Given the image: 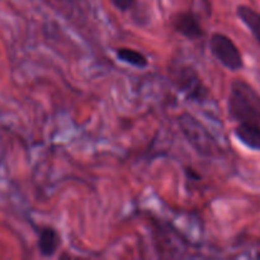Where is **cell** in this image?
<instances>
[{
  "instance_id": "cell-1",
  "label": "cell",
  "mask_w": 260,
  "mask_h": 260,
  "mask_svg": "<svg viewBox=\"0 0 260 260\" xmlns=\"http://www.w3.org/2000/svg\"><path fill=\"white\" fill-rule=\"evenodd\" d=\"M228 111L231 119L238 123H251L260 127V95L250 84L241 79L231 83Z\"/></svg>"
},
{
  "instance_id": "cell-2",
  "label": "cell",
  "mask_w": 260,
  "mask_h": 260,
  "mask_svg": "<svg viewBox=\"0 0 260 260\" xmlns=\"http://www.w3.org/2000/svg\"><path fill=\"white\" fill-rule=\"evenodd\" d=\"M172 80L178 90L182 91L187 96V99H190V101L202 103L207 101L210 95V89L205 85L200 74L193 66H179L177 70L173 71Z\"/></svg>"
},
{
  "instance_id": "cell-3",
  "label": "cell",
  "mask_w": 260,
  "mask_h": 260,
  "mask_svg": "<svg viewBox=\"0 0 260 260\" xmlns=\"http://www.w3.org/2000/svg\"><path fill=\"white\" fill-rule=\"evenodd\" d=\"M210 51L216 60L231 71H239L244 65L243 55L236 43L225 33L216 32L210 38Z\"/></svg>"
},
{
  "instance_id": "cell-4",
  "label": "cell",
  "mask_w": 260,
  "mask_h": 260,
  "mask_svg": "<svg viewBox=\"0 0 260 260\" xmlns=\"http://www.w3.org/2000/svg\"><path fill=\"white\" fill-rule=\"evenodd\" d=\"M172 25L179 35L187 40H198L203 36L202 24L193 12H178L173 15Z\"/></svg>"
},
{
  "instance_id": "cell-5",
  "label": "cell",
  "mask_w": 260,
  "mask_h": 260,
  "mask_svg": "<svg viewBox=\"0 0 260 260\" xmlns=\"http://www.w3.org/2000/svg\"><path fill=\"white\" fill-rule=\"evenodd\" d=\"M60 244L61 238L57 230L51 226H45L41 229L40 234H38V250H40L41 255L46 256V258L53 256Z\"/></svg>"
},
{
  "instance_id": "cell-6",
  "label": "cell",
  "mask_w": 260,
  "mask_h": 260,
  "mask_svg": "<svg viewBox=\"0 0 260 260\" xmlns=\"http://www.w3.org/2000/svg\"><path fill=\"white\" fill-rule=\"evenodd\" d=\"M235 136L245 146L253 150H260V127L251 123H239L234 129Z\"/></svg>"
},
{
  "instance_id": "cell-7",
  "label": "cell",
  "mask_w": 260,
  "mask_h": 260,
  "mask_svg": "<svg viewBox=\"0 0 260 260\" xmlns=\"http://www.w3.org/2000/svg\"><path fill=\"white\" fill-rule=\"evenodd\" d=\"M238 17L240 18L241 22L249 28L255 40L260 43V14L253 8L248 7V5H239L238 9Z\"/></svg>"
},
{
  "instance_id": "cell-8",
  "label": "cell",
  "mask_w": 260,
  "mask_h": 260,
  "mask_svg": "<svg viewBox=\"0 0 260 260\" xmlns=\"http://www.w3.org/2000/svg\"><path fill=\"white\" fill-rule=\"evenodd\" d=\"M116 55L118 60L123 61V62L129 63V65L135 66V68L144 69L146 68L149 60H147L146 55H144L140 51L134 50V48L128 47H118L116 50Z\"/></svg>"
},
{
  "instance_id": "cell-9",
  "label": "cell",
  "mask_w": 260,
  "mask_h": 260,
  "mask_svg": "<svg viewBox=\"0 0 260 260\" xmlns=\"http://www.w3.org/2000/svg\"><path fill=\"white\" fill-rule=\"evenodd\" d=\"M113 7L119 12H127L136 4V0H111Z\"/></svg>"
}]
</instances>
